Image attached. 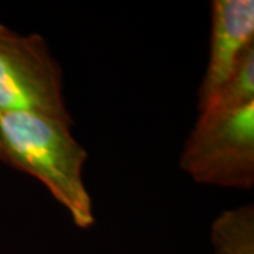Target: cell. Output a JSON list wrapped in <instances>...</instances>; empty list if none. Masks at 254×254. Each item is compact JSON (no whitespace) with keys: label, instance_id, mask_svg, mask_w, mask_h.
Segmentation results:
<instances>
[{"label":"cell","instance_id":"1","mask_svg":"<svg viewBox=\"0 0 254 254\" xmlns=\"http://www.w3.org/2000/svg\"><path fill=\"white\" fill-rule=\"evenodd\" d=\"M6 164L37 178L58 200L78 227L95 223L89 192L83 182L86 150L71 127L47 116L0 113Z\"/></svg>","mask_w":254,"mask_h":254},{"label":"cell","instance_id":"2","mask_svg":"<svg viewBox=\"0 0 254 254\" xmlns=\"http://www.w3.org/2000/svg\"><path fill=\"white\" fill-rule=\"evenodd\" d=\"M180 167L199 184L252 190L254 102L239 108L200 112L182 148Z\"/></svg>","mask_w":254,"mask_h":254},{"label":"cell","instance_id":"3","mask_svg":"<svg viewBox=\"0 0 254 254\" xmlns=\"http://www.w3.org/2000/svg\"><path fill=\"white\" fill-rule=\"evenodd\" d=\"M27 112L72 126L63 71L47 41L0 24V113Z\"/></svg>","mask_w":254,"mask_h":254},{"label":"cell","instance_id":"4","mask_svg":"<svg viewBox=\"0 0 254 254\" xmlns=\"http://www.w3.org/2000/svg\"><path fill=\"white\" fill-rule=\"evenodd\" d=\"M254 46L253 0L212 1L210 50L199 88V110L206 108L235 71L246 51Z\"/></svg>","mask_w":254,"mask_h":254},{"label":"cell","instance_id":"5","mask_svg":"<svg viewBox=\"0 0 254 254\" xmlns=\"http://www.w3.org/2000/svg\"><path fill=\"white\" fill-rule=\"evenodd\" d=\"M215 254H254V208L245 205L222 212L210 232Z\"/></svg>","mask_w":254,"mask_h":254},{"label":"cell","instance_id":"6","mask_svg":"<svg viewBox=\"0 0 254 254\" xmlns=\"http://www.w3.org/2000/svg\"><path fill=\"white\" fill-rule=\"evenodd\" d=\"M254 102V46L246 51L235 71L206 105L208 109H230Z\"/></svg>","mask_w":254,"mask_h":254},{"label":"cell","instance_id":"7","mask_svg":"<svg viewBox=\"0 0 254 254\" xmlns=\"http://www.w3.org/2000/svg\"><path fill=\"white\" fill-rule=\"evenodd\" d=\"M0 161L6 164V154H4V145H3V137H1V128H0Z\"/></svg>","mask_w":254,"mask_h":254}]
</instances>
